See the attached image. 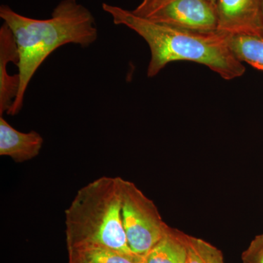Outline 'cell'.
Here are the masks:
<instances>
[{
	"instance_id": "ba28073f",
	"label": "cell",
	"mask_w": 263,
	"mask_h": 263,
	"mask_svg": "<svg viewBox=\"0 0 263 263\" xmlns=\"http://www.w3.org/2000/svg\"><path fill=\"white\" fill-rule=\"evenodd\" d=\"M44 140L36 131L17 130L0 117V155L7 156L16 162H24L37 157Z\"/></svg>"
},
{
	"instance_id": "7a4b0ae2",
	"label": "cell",
	"mask_w": 263,
	"mask_h": 263,
	"mask_svg": "<svg viewBox=\"0 0 263 263\" xmlns=\"http://www.w3.org/2000/svg\"><path fill=\"white\" fill-rule=\"evenodd\" d=\"M102 8L111 16L114 24L135 31L148 43L151 51L148 77H155L166 65L176 61L205 65L226 80H233L245 74V65L230 49L226 34L174 28L108 3H103Z\"/></svg>"
},
{
	"instance_id": "4fadbf2b",
	"label": "cell",
	"mask_w": 263,
	"mask_h": 263,
	"mask_svg": "<svg viewBox=\"0 0 263 263\" xmlns=\"http://www.w3.org/2000/svg\"><path fill=\"white\" fill-rule=\"evenodd\" d=\"M243 263H263V234L257 235L242 253Z\"/></svg>"
},
{
	"instance_id": "3957f363",
	"label": "cell",
	"mask_w": 263,
	"mask_h": 263,
	"mask_svg": "<svg viewBox=\"0 0 263 263\" xmlns=\"http://www.w3.org/2000/svg\"><path fill=\"white\" fill-rule=\"evenodd\" d=\"M67 247H101L132 252L123 228L120 177H103L80 189L65 211Z\"/></svg>"
},
{
	"instance_id": "8fae6325",
	"label": "cell",
	"mask_w": 263,
	"mask_h": 263,
	"mask_svg": "<svg viewBox=\"0 0 263 263\" xmlns=\"http://www.w3.org/2000/svg\"><path fill=\"white\" fill-rule=\"evenodd\" d=\"M227 43L237 60L263 71V36L226 34Z\"/></svg>"
},
{
	"instance_id": "277c9868",
	"label": "cell",
	"mask_w": 263,
	"mask_h": 263,
	"mask_svg": "<svg viewBox=\"0 0 263 263\" xmlns=\"http://www.w3.org/2000/svg\"><path fill=\"white\" fill-rule=\"evenodd\" d=\"M123 228L132 252L145 257L163 236L167 226L155 202L134 183L120 178Z\"/></svg>"
},
{
	"instance_id": "9c48e42d",
	"label": "cell",
	"mask_w": 263,
	"mask_h": 263,
	"mask_svg": "<svg viewBox=\"0 0 263 263\" xmlns=\"http://www.w3.org/2000/svg\"><path fill=\"white\" fill-rule=\"evenodd\" d=\"M187 238L188 235L167 227L160 241L143 257V263H185Z\"/></svg>"
},
{
	"instance_id": "5b68a950",
	"label": "cell",
	"mask_w": 263,
	"mask_h": 263,
	"mask_svg": "<svg viewBox=\"0 0 263 263\" xmlns=\"http://www.w3.org/2000/svg\"><path fill=\"white\" fill-rule=\"evenodd\" d=\"M145 18L190 32H218L216 5L209 0H165Z\"/></svg>"
},
{
	"instance_id": "9a60e30c",
	"label": "cell",
	"mask_w": 263,
	"mask_h": 263,
	"mask_svg": "<svg viewBox=\"0 0 263 263\" xmlns=\"http://www.w3.org/2000/svg\"><path fill=\"white\" fill-rule=\"evenodd\" d=\"M261 17H262V25L263 31V0L261 1Z\"/></svg>"
},
{
	"instance_id": "8992f818",
	"label": "cell",
	"mask_w": 263,
	"mask_h": 263,
	"mask_svg": "<svg viewBox=\"0 0 263 263\" xmlns=\"http://www.w3.org/2000/svg\"><path fill=\"white\" fill-rule=\"evenodd\" d=\"M262 0H216L218 32L263 36Z\"/></svg>"
},
{
	"instance_id": "30bf717a",
	"label": "cell",
	"mask_w": 263,
	"mask_h": 263,
	"mask_svg": "<svg viewBox=\"0 0 263 263\" xmlns=\"http://www.w3.org/2000/svg\"><path fill=\"white\" fill-rule=\"evenodd\" d=\"M68 263H143V257L101 247L67 248Z\"/></svg>"
},
{
	"instance_id": "6da1fadb",
	"label": "cell",
	"mask_w": 263,
	"mask_h": 263,
	"mask_svg": "<svg viewBox=\"0 0 263 263\" xmlns=\"http://www.w3.org/2000/svg\"><path fill=\"white\" fill-rule=\"evenodd\" d=\"M0 18L13 33L19 54L20 86L10 116L22 110L29 83L51 53L70 43L89 47L98 37L94 15L76 0H62L47 19L29 18L2 5Z\"/></svg>"
},
{
	"instance_id": "5bb4252c",
	"label": "cell",
	"mask_w": 263,
	"mask_h": 263,
	"mask_svg": "<svg viewBox=\"0 0 263 263\" xmlns=\"http://www.w3.org/2000/svg\"><path fill=\"white\" fill-rule=\"evenodd\" d=\"M164 1L165 0H141V3L132 12L138 16L145 18Z\"/></svg>"
},
{
	"instance_id": "7c38bea8",
	"label": "cell",
	"mask_w": 263,
	"mask_h": 263,
	"mask_svg": "<svg viewBox=\"0 0 263 263\" xmlns=\"http://www.w3.org/2000/svg\"><path fill=\"white\" fill-rule=\"evenodd\" d=\"M185 263H224L223 254L205 240L188 235L187 257Z\"/></svg>"
},
{
	"instance_id": "52a82bcc",
	"label": "cell",
	"mask_w": 263,
	"mask_h": 263,
	"mask_svg": "<svg viewBox=\"0 0 263 263\" xmlns=\"http://www.w3.org/2000/svg\"><path fill=\"white\" fill-rule=\"evenodd\" d=\"M18 47L13 33L3 22L0 27V117L9 114L18 94L20 79L18 74L10 76L8 65L10 62L18 65Z\"/></svg>"
},
{
	"instance_id": "2e32d148",
	"label": "cell",
	"mask_w": 263,
	"mask_h": 263,
	"mask_svg": "<svg viewBox=\"0 0 263 263\" xmlns=\"http://www.w3.org/2000/svg\"><path fill=\"white\" fill-rule=\"evenodd\" d=\"M209 2L213 3V4L216 5V0H209Z\"/></svg>"
}]
</instances>
